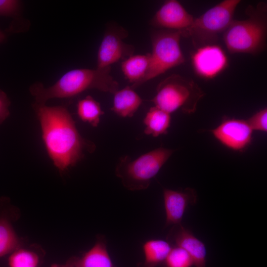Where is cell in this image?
<instances>
[{
    "label": "cell",
    "instance_id": "6da1fadb",
    "mask_svg": "<svg viewBox=\"0 0 267 267\" xmlns=\"http://www.w3.org/2000/svg\"><path fill=\"white\" fill-rule=\"evenodd\" d=\"M42 136L47 153L60 172L73 167L84 156V151L94 145L79 134L70 112L63 106L35 103Z\"/></svg>",
    "mask_w": 267,
    "mask_h": 267
},
{
    "label": "cell",
    "instance_id": "7a4b0ae2",
    "mask_svg": "<svg viewBox=\"0 0 267 267\" xmlns=\"http://www.w3.org/2000/svg\"><path fill=\"white\" fill-rule=\"evenodd\" d=\"M90 89L114 94L119 84L111 74V67L75 69L65 73L52 86L45 88L41 83L31 86L30 91L36 103L45 104L49 99L68 98Z\"/></svg>",
    "mask_w": 267,
    "mask_h": 267
},
{
    "label": "cell",
    "instance_id": "3957f363",
    "mask_svg": "<svg viewBox=\"0 0 267 267\" xmlns=\"http://www.w3.org/2000/svg\"><path fill=\"white\" fill-rule=\"evenodd\" d=\"M248 18L233 20L222 34L223 42L232 54L256 55L265 50L267 36V4L260 2L245 9Z\"/></svg>",
    "mask_w": 267,
    "mask_h": 267
},
{
    "label": "cell",
    "instance_id": "277c9868",
    "mask_svg": "<svg viewBox=\"0 0 267 267\" xmlns=\"http://www.w3.org/2000/svg\"><path fill=\"white\" fill-rule=\"evenodd\" d=\"M173 152V150L160 147L134 160L127 156L122 157L116 167V175L130 190L146 189Z\"/></svg>",
    "mask_w": 267,
    "mask_h": 267
},
{
    "label": "cell",
    "instance_id": "5b68a950",
    "mask_svg": "<svg viewBox=\"0 0 267 267\" xmlns=\"http://www.w3.org/2000/svg\"><path fill=\"white\" fill-rule=\"evenodd\" d=\"M152 101L155 106L171 114L180 109L185 114L195 112L205 93L191 79L173 74L157 86Z\"/></svg>",
    "mask_w": 267,
    "mask_h": 267
},
{
    "label": "cell",
    "instance_id": "8992f818",
    "mask_svg": "<svg viewBox=\"0 0 267 267\" xmlns=\"http://www.w3.org/2000/svg\"><path fill=\"white\" fill-rule=\"evenodd\" d=\"M240 0H224L195 18L182 37H190L195 48L216 44L231 22Z\"/></svg>",
    "mask_w": 267,
    "mask_h": 267
},
{
    "label": "cell",
    "instance_id": "52a82bcc",
    "mask_svg": "<svg viewBox=\"0 0 267 267\" xmlns=\"http://www.w3.org/2000/svg\"><path fill=\"white\" fill-rule=\"evenodd\" d=\"M181 37L178 31L161 29L153 32L149 67L136 88L185 62L180 46Z\"/></svg>",
    "mask_w": 267,
    "mask_h": 267
},
{
    "label": "cell",
    "instance_id": "ba28073f",
    "mask_svg": "<svg viewBox=\"0 0 267 267\" xmlns=\"http://www.w3.org/2000/svg\"><path fill=\"white\" fill-rule=\"evenodd\" d=\"M128 31L121 26H110L106 30L98 48L97 67L104 68L134 54V47L124 42Z\"/></svg>",
    "mask_w": 267,
    "mask_h": 267
},
{
    "label": "cell",
    "instance_id": "9c48e42d",
    "mask_svg": "<svg viewBox=\"0 0 267 267\" xmlns=\"http://www.w3.org/2000/svg\"><path fill=\"white\" fill-rule=\"evenodd\" d=\"M191 61L195 73L206 80L217 77L228 65V58L225 51L216 44L195 48L191 53Z\"/></svg>",
    "mask_w": 267,
    "mask_h": 267
},
{
    "label": "cell",
    "instance_id": "30bf717a",
    "mask_svg": "<svg viewBox=\"0 0 267 267\" xmlns=\"http://www.w3.org/2000/svg\"><path fill=\"white\" fill-rule=\"evenodd\" d=\"M211 132L222 145L236 151L244 150L252 141L253 130L247 121L241 119H225Z\"/></svg>",
    "mask_w": 267,
    "mask_h": 267
},
{
    "label": "cell",
    "instance_id": "8fae6325",
    "mask_svg": "<svg viewBox=\"0 0 267 267\" xmlns=\"http://www.w3.org/2000/svg\"><path fill=\"white\" fill-rule=\"evenodd\" d=\"M194 18L178 1L168 0L157 11L151 24L162 29L180 31L182 36L192 25Z\"/></svg>",
    "mask_w": 267,
    "mask_h": 267
},
{
    "label": "cell",
    "instance_id": "7c38bea8",
    "mask_svg": "<svg viewBox=\"0 0 267 267\" xmlns=\"http://www.w3.org/2000/svg\"><path fill=\"white\" fill-rule=\"evenodd\" d=\"M163 194L166 226L181 224L188 206L193 205L197 202L196 192L191 188L178 190L164 188Z\"/></svg>",
    "mask_w": 267,
    "mask_h": 267
},
{
    "label": "cell",
    "instance_id": "4fadbf2b",
    "mask_svg": "<svg viewBox=\"0 0 267 267\" xmlns=\"http://www.w3.org/2000/svg\"><path fill=\"white\" fill-rule=\"evenodd\" d=\"M167 240L174 246L185 250L196 267H206L207 251L205 244L181 224L173 225L167 236Z\"/></svg>",
    "mask_w": 267,
    "mask_h": 267
},
{
    "label": "cell",
    "instance_id": "5bb4252c",
    "mask_svg": "<svg viewBox=\"0 0 267 267\" xmlns=\"http://www.w3.org/2000/svg\"><path fill=\"white\" fill-rule=\"evenodd\" d=\"M114 95L113 106L111 109L122 117L133 116L142 103L141 97L129 86L118 89Z\"/></svg>",
    "mask_w": 267,
    "mask_h": 267
},
{
    "label": "cell",
    "instance_id": "9a60e30c",
    "mask_svg": "<svg viewBox=\"0 0 267 267\" xmlns=\"http://www.w3.org/2000/svg\"><path fill=\"white\" fill-rule=\"evenodd\" d=\"M77 267H116L108 253L105 241L100 238L81 258L75 257Z\"/></svg>",
    "mask_w": 267,
    "mask_h": 267
},
{
    "label": "cell",
    "instance_id": "2e32d148",
    "mask_svg": "<svg viewBox=\"0 0 267 267\" xmlns=\"http://www.w3.org/2000/svg\"><path fill=\"white\" fill-rule=\"evenodd\" d=\"M150 53L132 55L121 63V69L126 78L132 84V89L137 84L146 73L149 65Z\"/></svg>",
    "mask_w": 267,
    "mask_h": 267
},
{
    "label": "cell",
    "instance_id": "e0dca14e",
    "mask_svg": "<svg viewBox=\"0 0 267 267\" xmlns=\"http://www.w3.org/2000/svg\"><path fill=\"white\" fill-rule=\"evenodd\" d=\"M172 247L168 240L153 239L145 241L142 246L143 267H156L163 264Z\"/></svg>",
    "mask_w": 267,
    "mask_h": 267
},
{
    "label": "cell",
    "instance_id": "ac0fdd59",
    "mask_svg": "<svg viewBox=\"0 0 267 267\" xmlns=\"http://www.w3.org/2000/svg\"><path fill=\"white\" fill-rule=\"evenodd\" d=\"M144 133L157 137L166 134L170 126V114L156 107H151L143 120Z\"/></svg>",
    "mask_w": 267,
    "mask_h": 267
},
{
    "label": "cell",
    "instance_id": "d6986e66",
    "mask_svg": "<svg viewBox=\"0 0 267 267\" xmlns=\"http://www.w3.org/2000/svg\"><path fill=\"white\" fill-rule=\"evenodd\" d=\"M21 241L9 218L0 216V258L10 254L21 247Z\"/></svg>",
    "mask_w": 267,
    "mask_h": 267
},
{
    "label": "cell",
    "instance_id": "ffe728a7",
    "mask_svg": "<svg viewBox=\"0 0 267 267\" xmlns=\"http://www.w3.org/2000/svg\"><path fill=\"white\" fill-rule=\"evenodd\" d=\"M77 112L79 118L93 127L98 126L100 117L104 114L100 105L90 95L80 100L77 104Z\"/></svg>",
    "mask_w": 267,
    "mask_h": 267
},
{
    "label": "cell",
    "instance_id": "44dd1931",
    "mask_svg": "<svg viewBox=\"0 0 267 267\" xmlns=\"http://www.w3.org/2000/svg\"><path fill=\"white\" fill-rule=\"evenodd\" d=\"M40 263L36 252L21 247L11 253L8 259L9 267H39Z\"/></svg>",
    "mask_w": 267,
    "mask_h": 267
},
{
    "label": "cell",
    "instance_id": "7402d4cb",
    "mask_svg": "<svg viewBox=\"0 0 267 267\" xmlns=\"http://www.w3.org/2000/svg\"><path fill=\"white\" fill-rule=\"evenodd\" d=\"M163 264L164 267H191L193 262L185 250L174 246H172Z\"/></svg>",
    "mask_w": 267,
    "mask_h": 267
},
{
    "label": "cell",
    "instance_id": "603a6c76",
    "mask_svg": "<svg viewBox=\"0 0 267 267\" xmlns=\"http://www.w3.org/2000/svg\"><path fill=\"white\" fill-rule=\"evenodd\" d=\"M252 130L267 131V109L265 108L255 113L247 121Z\"/></svg>",
    "mask_w": 267,
    "mask_h": 267
},
{
    "label": "cell",
    "instance_id": "cb8c5ba5",
    "mask_svg": "<svg viewBox=\"0 0 267 267\" xmlns=\"http://www.w3.org/2000/svg\"><path fill=\"white\" fill-rule=\"evenodd\" d=\"M20 6V2L16 0H0V15L11 16L16 14Z\"/></svg>",
    "mask_w": 267,
    "mask_h": 267
},
{
    "label": "cell",
    "instance_id": "d4e9b609",
    "mask_svg": "<svg viewBox=\"0 0 267 267\" xmlns=\"http://www.w3.org/2000/svg\"><path fill=\"white\" fill-rule=\"evenodd\" d=\"M10 102L6 94L0 89V125L9 115L8 107Z\"/></svg>",
    "mask_w": 267,
    "mask_h": 267
},
{
    "label": "cell",
    "instance_id": "484cf974",
    "mask_svg": "<svg viewBox=\"0 0 267 267\" xmlns=\"http://www.w3.org/2000/svg\"><path fill=\"white\" fill-rule=\"evenodd\" d=\"M52 267H77L75 264V257L71 258L66 264L63 265H56Z\"/></svg>",
    "mask_w": 267,
    "mask_h": 267
},
{
    "label": "cell",
    "instance_id": "4316f807",
    "mask_svg": "<svg viewBox=\"0 0 267 267\" xmlns=\"http://www.w3.org/2000/svg\"><path fill=\"white\" fill-rule=\"evenodd\" d=\"M5 39L4 34L0 30V43L2 42Z\"/></svg>",
    "mask_w": 267,
    "mask_h": 267
}]
</instances>
